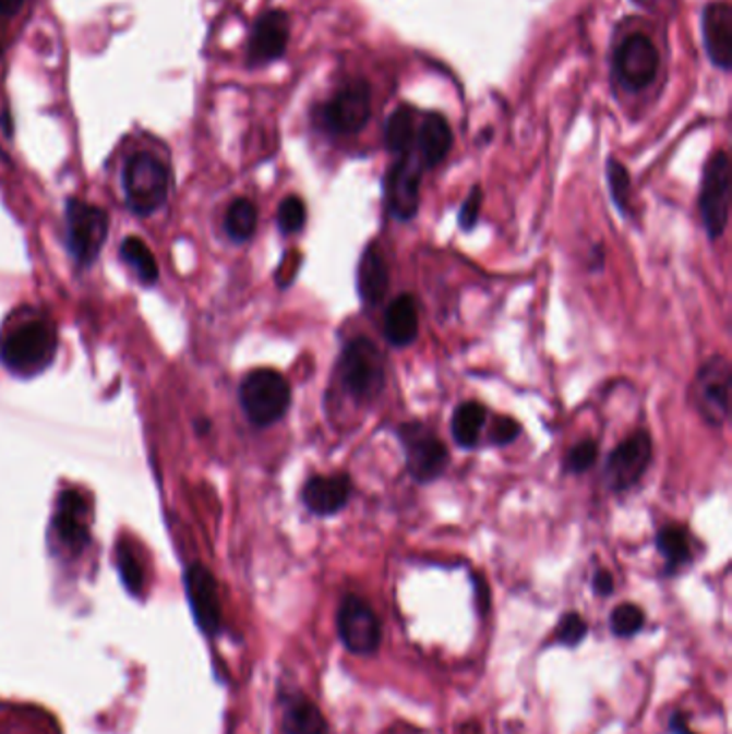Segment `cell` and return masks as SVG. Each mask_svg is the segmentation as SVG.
Here are the masks:
<instances>
[{"label":"cell","mask_w":732,"mask_h":734,"mask_svg":"<svg viewBox=\"0 0 732 734\" xmlns=\"http://www.w3.org/2000/svg\"><path fill=\"white\" fill-rule=\"evenodd\" d=\"M0 52H2V50H0Z\"/></svg>","instance_id":"60d3db41"},{"label":"cell","mask_w":732,"mask_h":734,"mask_svg":"<svg viewBox=\"0 0 732 734\" xmlns=\"http://www.w3.org/2000/svg\"><path fill=\"white\" fill-rule=\"evenodd\" d=\"M308 221V210H305V202L301 201L299 196H288L284 198L279 208H277V226L284 234H295L299 232Z\"/></svg>","instance_id":"4dcf8cb0"},{"label":"cell","mask_w":732,"mask_h":734,"mask_svg":"<svg viewBox=\"0 0 732 734\" xmlns=\"http://www.w3.org/2000/svg\"><path fill=\"white\" fill-rule=\"evenodd\" d=\"M660 69V52L656 44L643 35L634 33L623 39L614 55V73L619 82L632 91H645L658 75Z\"/></svg>","instance_id":"7c38bea8"},{"label":"cell","mask_w":732,"mask_h":734,"mask_svg":"<svg viewBox=\"0 0 732 734\" xmlns=\"http://www.w3.org/2000/svg\"><path fill=\"white\" fill-rule=\"evenodd\" d=\"M488 421V410L479 401H463L452 419V436L458 447L463 449H472L479 443V436L485 428Z\"/></svg>","instance_id":"603a6c76"},{"label":"cell","mask_w":732,"mask_h":734,"mask_svg":"<svg viewBox=\"0 0 732 734\" xmlns=\"http://www.w3.org/2000/svg\"><path fill=\"white\" fill-rule=\"evenodd\" d=\"M121 256L130 263V267L135 270V275L144 281V284H155L159 277V268L157 263L151 254V250L146 248L144 241H140L137 237H128L121 243Z\"/></svg>","instance_id":"4316f807"},{"label":"cell","mask_w":732,"mask_h":734,"mask_svg":"<svg viewBox=\"0 0 732 734\" xmlns=\"http://www.w3.org/2000/svg\"><path fill=\"white\" fill-rule=\"evenodd\" d=\"M239 400L254 425L268 428L284 419L290 408L292 394L288 381L279 372L261 368L243 378L239 387Z\"/></svg>","instance_id":"3957f363"},{"label":"cell","mask_w":732,"mask_h":734,"mask_svg":"<svg viewBox=\"0 0 732 734\" xmlns=\"http://www.w3.org/2000/svg\"><path fill=\"white\" fill-rule=\"evenodd\" d=\"M417 112L408 106H399L398 110L385 123V144L396 155H408L415 151L417 135Z\"/></svg>","instance_id":"cb8c5ba5"},{"label":"cell","mask_w":732,"mask_h":734,"mask_svg":"<svg viewBox=\"0 0 732 734\" xmlns=\"http://www.w3.org/2000/svg\"><path fill=\"white\" fill-rule=\"evenodd\" d=\"M452 144L454 134L447 119L439 112H430L417 125L412 153L423 170H432L445 161L447 153L452 151Z\"/></svg>","instance_id":"ac0fdd59"},{"label":"cell","mask_w":732,"mask_h":734,"mask_svg":"<svg viewBox=\"0 0 732 734\" xmlns=\"http://www.w3.org/2000/svg\"><path fill=\"white\" fill-rule=\"evenodd\" d=\"M339 378L355 401H374L385 389L387 370L379 346L368 337H352L341 348Z\"/></svg>","instance_id":"7a4b0ae2"},{"label":"cell","mask_w":732,"mask_h":734,"mask_svg":"<svg viewBox=\"0 0 732 734\" xmlns=\"http://www.w3.org/2000/svg\"><path fill=\"white\" fill-rule=\"evenodd\" d=\"M599 447L596 441H583L576 447H572V452L565 458V470L567 472H587L589 468L598 462Z\"/></svg>","instance_id":"d6a6232c"},{"label":"cell","mask_w":732,"mask_h":734,"mask_svg":"<svg viewBox=\"0 0 732 734\" xmlns=\"http://www.w3.org/2000/svg\"><path fill=\"white\" fill-rule=\"evenodd\" d=\"M587 634H589V625L578 612H567L565 616H561L556 625V640L569 649L578 647L587 638Z\"/></svg>","instance_id":"1f68e13d"},{"label":"cell","mask_w":732,"mask_h":734,"mask_svg":"<svg viewBox=\"0 0 732 734\" xmlns=\"http://www.w3.org/2000/svg\"><path fill=\"white\" fill-rule=\"evenodd\" d=\"M24 7V0H0V15L2 17H13L17 11Z\"/></svg>","instance_id":"74e56055"},{"label":"cell","mask_w":732,"mask_h":734,"mask_svg":"<svg viewBox=\"0 0 732 734\" xmlns=\"http://www.w3.org/2000/svg\"><path fill=\"white\" fill-rule=\"evenodd\" d=\"M731 383V363L722 354L707 359L696 372L694 406H696V412L713 428H720L729 421Z\"/></svg>","instance_id":"52a82bcc"},{"label":"cell","mask_w":732,"mask_h":734,"mask_svg":"<svg viewBox=\"0 0 732 734\" xmlns=\"http://www.w3.org/2000/svg\"><path fill=\"white\" fill-rule=\"evenodd\" d=\"M86 501L77 490H65L59 496V512L55 516V531L61 543L71 552H80L88 543V529L84 525Z\"/></svg>","instance_id":"ffe728a7"},{"label":"cell","mask_w":732,"mask_h":734,"mask_svg":"<svg viewBox=\"0 0 732 734\" xmlns=\"http://www.w3.org/2000/svg\"><path fill=\"white\" fill-rule=\"evenodd\" d=\"M399 445L404 447L406 470L417 483H432L445 474L449 452L445 443L423 423L408 421L398 428Z\"/></svg>","instance_id":"5b68a950"},{"label":"cell","mask_w":732,"mask_h":734,"mask_svg":"<svg viewBox=\"0 0 732 734\" xmlns=\"http://www.w3.org/2000/svg\"><path fill=\"white\" fill-rule=\"evenodd\" d=\"M281 729L286 734H329V724L323 711L299 691L284 698Z\"/></svg>","instance_id":"7402d4cb"},{"label":"cell","mask_w":732,"mask_h":734,"mask_svg":"<svg viewBox=\"0 0 732 734\" xmlns=\"http://www.w3.org/2000/svg\"><path fill=\"white\" fill-rule=\"evenodd\" d=\"M352 496V481L348 474H316L308 479L301 490V501L310 514L329 518L339 514Z\"/></svg>","instance_id":"2e32d148"},{"label":"cell","mask_w":732,"mask_h":734,"mask_svg":"<svg viewBox=\"0 0 732 734\" xmlns=\"http://www.w3.org/2000/svg\"><path fill=\"white\" fill-rule=\"evenodd\" d=\"M605 177H608L610 198L614 202V206L619 208L623 217H629L632 215V179H629L627 168L621 161L610 157L605 164Z\"/></svg>","instance_id":"83f0119b"},{"label":"cell","mask_w":732,"mask_h":734,"mask_svg":"<svg viewBox=\"0 0 732 734\" xmlns=\"http://www.w3.org/2000/svg\"><path fill=\"white\" fill-rule=\"evenodd\" d=\"M593 591L598 593L599 598H608L614 593V578L610 571L599 569L593 576Z\"/></svg>","instance_id":"d590c367"},{"label":"cell","mask_w":732,"mask_h":734,"mask_svg":"<svg viewBox=\"0 0 732 734\" xmlns=\"http://www.w3.org/2000/svg\"><path fill=\"white\" fill-rule=\"evenodd\" d=\"M65 217L69 252L80 265H91L108 239V213L91 202L71 198L67 202Z\"/></svg>","instance_id":"8992f818"},{"label":"cell","mask_w":732,"mask_h":734,"mask_svg":"<svg viewBox=\"0 0 732 734\" xmlns=\"http://www.w3.org/2000/svg\"><path fill=\"white\" fill-rule=\"evenodd\" d=\"M385 339L394 348H408L419 337V310L412 294H398L385 314Z\"/></svg>","instance_id":"44dd1931"},{"label":"cell","mask_w":732,"mask_h":734,"mask_svg":"<svg viewBox=\"0 0 732 734\" xmlns=\"http://www.w3.org/2000/svg\"><path fill=\"white\" fill-rule=\"evenodd\" d=\"M185 591L200 629L215 636L221 627V605L213 574L204 565H192L185 571Z\"/></svg>","instance_id":"5bb4252c"},{"label":"cell","mask_w":732,"mask_h":734,"mask_svg":"<svg viewBox=\"0 0 732 734\" xmlns=\"http://www.w3.org/2000/svg\"><path fill=\"white\" fill-rule=\"evenodd\" d=\"M731 208V159L724 151L711 155L705 166L700 188V217L711 241H718L729 226Z\"/></svg>","instance_id":"ba28073f"},{"label":"cell","mask_w":732,"mask_h":734,"mask_svg":"<svg viewBox=\"0 0 732 734\" xmlns=\"http://www.w3.org/2000/svg\"><path fill=\"white\" fill-rule=\"evenodd\" d=\"M290 39V17L288 13L273 9L263 13L250 37V63L265 65L284 57Z\"/></svg>","instance_id":"9a60e30c"},{"label":"cell","mask_w":732,"mask_h":734,"mask_svg":"<svg viewBox=\"0 0 732 734\" xmlns=\"http://www.w3.org/2000/svg\"><path fill=\"white\" fill-rule=\"evenodd\" d=\"M481 202H483V192H481L479 185H475V188L468 192L466 201L463 202V206H460V215H458L460 228H463L465 232H470V230L479 224Z\"/></svg>","instance_id":"e575fe53"},{"label":"cell","mask_w":732,"mask_h":734,"mask_svg":"<svg viewBox=\"0 0 732 734\" xmlns=\"http://www.w3.org/2000/svg\"><path fill=\"white\" fill-rule=\"evenodd\" d=\"M658 552L664 556L665 576H674L692 561L689 537L679 527H664L656 534Z\"/></svg>","instance_id":"d4e9b609"},{"label":"cell","mask_w":732,"mask_h":734,"mask_svg":"<svg viewBox=\"0 0 732 734\" xmlns=\"http://www.w3.org/2000/svg\"><path fill=\"white\" fill-rule=\"evenodd\" d=\"M372 117V95L365 80H352L341 86L321 108V125L327 134H359Z\"/></svg>","instance_id":"30bf717a"},{"label":"cell","mask_w":732,"mask_h":734,"mask_svg":"<svg viewBox=\"0 0 732 734\" xmlns=\"http://www.w3.org/2000/svg\"><path fill=\"white\" fill-rule=\"evenodd\" d=\"M337 636L339 642L355 655H374L383 642L381 618L374 607L359 598L346 595L337 607Z\"/></svg>","instance_id":"9c48e42d"},{"label":"cell","mask_w":732,"mask_h":734,"mask_svg":"<svg viewBox=\"0 0 732 734\" xmlns=\"http://www.w3.org/2000/svg\"><path fill=\"white\" fill-rule=\"evenodd\" d=\"M125 201L135 215L155 213L170 192V168L151 153H135L123 172Z\"/></svg>","instance_id":"277c9868"},{"label":"cell","mask_w":732,"mask_h":734,"mask_svg":"<svg viewBox=\"0 0 732 734\" xmlns=\"http://www.w3.org/2000/svg\"><path fill=\"white\" fill-rule=\"evenodd\" d=\"M670 731L674 734H692L687 731V720L683 713H674L670 720Z\"/></svg>","instance_id":"f35d334b"},{"label":"cell","mask_w":732,"mask_h":734,"mask_svg":"<svg viewBox=\"0 0 732 734\" xmlns=\"http://www.w3.org/2000/svg\"><path fill=\"white\" fill-rule=\"evenodd\" d=\"M57 346L59 335L48 321H26L0 335V363L17 376H35L55 361Z\"/></svg>","instance_id":"6da1fadb"},{"label":"cell","mask_w":732,"mask_h":734,"mask_svg":"<svg viewBox=\"0 0 732 734\" xmlns=\"http://www.w3.org/2000/svg\"><path fill=\"white\" fill-rule=\"evenodd\" d=\"M520 434H523V425L514 417L499 414V417H494V421L490 425V445L505 447V445L514 443Z\"/></svg>","instance_id":"836d02e7"},{"label":"cell","mask_w":732,"mask_h":734,"mask_svg":"<svg viewBox=\"0 0 732 734\" xmlns=\"http://www.w3.org/2000/svg\"><path fill=\"white\" fill-rule=\"evenodd\" d=\"M653 460V441L645 430L634 432L619 447L612 449L605 462V483L612 492H625L634 488L651 467Z\"/></svg>","instance_id":"8fae6325"},{"label":"cell","mask_w":732,"mask_h":734,"mask_svg":"<svg viewBox=\"0 0 732 734\" xmlns=\"http://www.w3.org/2000/svg\"><path fill=\"white\" fill-rule=\"evenodd\" d=\"M259 226V208L248 198H237L226 213V232L232 241L245 243L254 237Z\"/></svg>","instance_id":"484cf974"},{"label":"cell","mask_w":732,"mask_h":734,"mask_svg":"<svg viewBox=\"0 0 732 734\" xmlns=\"http://www.w3.org/2000/svg\"><path fill=\"white\" fill-rule=\"evenodd\" d=\"M703 41L711 63L722 71L732 68V9L711 2L703 11Z\"/></svg>","instance_id":"e0dca14e"},{"label":"cell","mask_w":732,"mask_h":734,"mask_svg":"<svg viewBox=\"0 0 732 734\" xmlns=\"http://www.w3.org/2000/svg\"><path fill=\"white\" fill-rule=\"evenodd\" d=\"M470 578H472V587H475V600H477V603H479V610H481V612H488V607H490V591H488V585H485V580H483L481 576H477V574H472Z\"/></svg>","instance_id":"8d00e7d4"},{"label":"cell","mask_w":732,"mask_h":734,"mask_svg":"<svg viewBox=\"0 0 732 734\" xmlns=\"http://www.w3.org/2000/svg\"><path fill=\"white\" fill-rule=\"evenodd\" d=\"M645 612L636 603H621L610 614V629L616 638H634L645 627Z\"/></svg>","instance_id":"f1b7e54d"},{"label":"cell","mask_w":732,"mask_h":734,"mask_svg":"<svg viewBox=\"0 0 732 734\" xmlns=\"http://www.w3.org/2000/svg\"><path fill=\"white\" fill-rule=\"evenodd\" d=\"M421 175L423 168L415 153L401 155L385 175V204L392 217L398 221H410L419 213L421 204Z\"/></svg>","instance_id":"4fadbf2b"},{"label":"cell","mask_w":732,"mask_h":734,"mask_svg":"<svg viewBox=\"0 0 732 734\" xmlns=\"http://www.w3.org/2000/svg\"><path fill=\"white\" fill-rule=\"evenodd\" d=\"M357 290L365 308H376L383 303L389 290V267L376 243H370L357 268Z\"/></svg>","instance_id":"d6986e66"},{"label":"cell","mask_w":732,"mask_h":734,"mask_svg":"<svg viewBox=\"0 0 732 734\" xmlns=\"http://www.w3.org/2000/svg\"><path fill=\"white\" fill-rule=\"evenodd\" d=\"M603 263H605V256H603L601 245H593V248H591V256H589V268H591V270H601V268H603Z\"/></svg>","instance_id":"ab89813d"},{"label":"cell","mask_w":732,"mask_h":734,"mask_svg":"<svg viewBox=\"0 0 732 734\" xmlns=\"http://www.w3.org/2000/svg\"><path fill=\"white\" fill-rule=\"evenodd\" d=\"M117 565H119V574L123 578V585L128 587V591L132 595H140L144 589V574L140 567V561L135 558L130 545L119 543L117 548Z\"/></svg>","instance_id":"f546056e"}]
</instances>
